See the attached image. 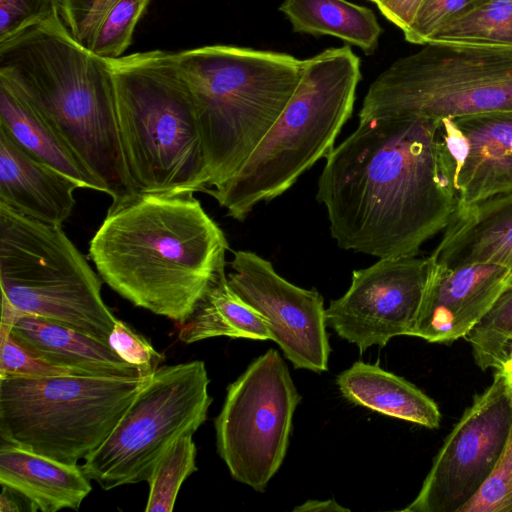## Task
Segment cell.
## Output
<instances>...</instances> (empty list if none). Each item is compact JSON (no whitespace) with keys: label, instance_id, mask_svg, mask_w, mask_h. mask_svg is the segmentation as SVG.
Listing matches in <instances>:
<instances>
[{"label":"cell","instance_id":"cell-1","mask_svg":"<svg viewBox=\"0 0 512 512\" xmlns=\"http://www.w3.org/2000/svg\"><path fill=\"white\" fill-rule=\"evenodd\" d=\"M455 170L440 120H359L326 156L316 198L340 248L379 259L415 256L457 208Z\"/></svg>","mask_w":512,"mask_h":512},{"label":"cell","instance_id":"cell-2","mask_svg":"<svg viewBox=\"0 0 512 512\" xmlns=\"http://www.w3.org/2000/svg\"><path fill=\"white\" fill-rule=\"evenodd\" d=\"M227 249L193 193L137 192L111 203L89 256L116 293L180 326L225 271Z\"/></svg>","mask_w":512,"mask_h":512},{"label":"cell","instance_id":"cell-3","mask_svg":"<svg viewBox=\"0 0 512 512\" xmlns=\"http://www.w3.org/2000/svg\"><path fill=\"white\" fill-rule=\"evenodd\" d=\"M0 80L62 138L112 203L137 193L120 140L109 60L75 40L61 17L0 42Z\"/></svg>","mask_w":512,"mask_h":512},{"label":"cell","instance_id":"cell-4","mask_svg":"<svg viewBox=\"0 0 512 512\" xmlns=\"http://www.w3.org/2000/svg\"><path fill=\"white\" fill-rule=\"evenodd\" d=\"M191 90L208 171V187L233 176L294 94L304 60L231 45L175 53Z\"/></svg>","mask_w":512,"mask_h":512},{"label":"cell","instance_id":"cell-5","mask_svg":"<svg viewBox=\"0 0 512 512\" xmlns=\"http://www.w3.org/2000/svg\"><path fill=\"white\" fill-rule=\"evenodd\" d=\"M108 60L120 140L137 192L205 190L209 176L195 103L175 53L152 50Z\"/></svg>","mask_w":512,"mask_h":512},{"label":"cell","instance_id":"cell-6","mask_svg":"<svg viewBox=\"0 0 512 512\" xmlns=\"http://www.w3.org/2000/svg\"><path fill=\"white\" fill-rule=\"evenodd\" d=\"M360 79V59L348 45L305 59L294 94L249 158L206 192L239 221L258 203L286 192L334 148L351 117Z\"/></svg>","mask_w":512,"mask_h":512},{"label":"cell","instance_id":"cell-7","mask_svg":"<svg viewBox=\"0 0 512 512\" xmlns=\"http://www.w3.org/2000/svg\"><path fill=\"white\" fill-rule=\"evenodd\" d=\"M149 376L0 379V442L78 464L106 440Z\"/></svg>","mask_w":512,"mask_h":512},{"label":"cell","instance_id":"cell-8","mask_svg":"<svg viewBox=\"0 0 512 512\" xmlns=\"http://www.w3.org/2000/svg\"><path fill=\"white\" fill-rule=\"evenodd\" d=\"M0 285L2 299L18 312L108 343L117 318L87 259L62 226L26 217L2 203Z\"/></svg>","mask_w":512,"mask_h":512},{"label":"cell","instance_id":"cell-9","mask_svg":"<svg viewBox=\"0 0 512 512\" xmlns=\"http://www.w3.org/2000/svg\"><path fill=\"white\" fill-rule=\"evenodd\" d=\"M512 111V53L437 44L393 62L369 86L359 120H435Z\"/></svg>","mask_w":512,"mask_h":512},{"label":"cell","instance_id":"cell-10","mask_svg":"<svg viewBox=\"0 0 512 512\" xmlns=\"http://www.w3.org/2000/svg\"><path fill=\"white\" fill-rule=\"evenodd\" d=\"M205 363L159 366L141 387L106 440L81 465L104 490L147 481L181 436L205 422L212 397Z\"/></svg>","mask_w":512,"mask_h":512},{"label":"cell","instance_id":"cell-11","mask_svg":"<svg viewBox=\"0 0 512 512\" xmlns=\"http://www.w3.org/2000/svg\"><path fill=\"white\" fill-rule=\"evenodd\" d=\"M300 400L275 349L253 360L228 386L214 426L217 452L233 479L265 491L285 458Z\"/></svg>","mask_w":512,"mask_h":512},{"label":"cell","instance_id":"cell-12","mask_svg":"<svg viewBox=\"0 0 512 512\" xmlns=\"http://www.w3.org/2000/svg\"><path fill=\"white\" fill-rule=\"evenodd\" d=\"M511 422L510 385L497 370L446 437L418 495L402 511L459 512L493 472Z\"/></svg>","mask_w":512,"mask_h":512},{"label":"cell","instance_id":"cell-13","mask_svg":"<svg viewBox=\"0 0 512 512\" xmlns=\"http://www.w3.org/2000/svg\"><path fill=\"white\" fill-rule=\"evenodd\" d=\"M429 271L428 257L381 258L354 270L349 289L325 309L327 327L363 353L396 336H411Z\"/></svg>","mask_w":512,"mask_h":512},{"label":"cell","instance_id":"cell-14","mask_svg":"<svg viewBox=\"0 0 512 512\" xmlns=\"http://www.w3.org/2000/svg\"><path fill=\"white\" fill-rule=\"evenodd\" d=\"M230 265V287L262 316L270 339L294 367L326 371L331 348L319 292L288 282L271 262L250 251L234 252Z\"/></svg>","mask_w":512,"mask_h":512},{"label":"cell","instance_id":"cell-15","mask_svg":"<svg viewBox=\"0 0 512 512\" xmlns=\"http://www.w3.org/2000/svg\"><path fill=\"white\" fill-rule=\"evenodd\" d=\"M427 283L411 336L428 342H452L483 319L511 279L495 263L447 268L429 256Z\"/></svg>","mask_w":512,"mask_h":512},{"label":"cell","instance_id":"cell-16","mask_svg":"<svg viewBox=\"0 0 512 512\" xmlns=\"http://www.w3.org/2000/svg\"><path fill=\"white\" fill-rule=\"evenodd\" d=\"M441 122L443 139L456 166L457 208L512 192V111Z\"/></svg>","mask_w":512,"mask_h":512},{"label":"cell","instance_id":"cell-17","mask_svg":"<svg viewBox=\"0 0 512 512\" xmlns=\"http://www.w3.org/2000/svg\"><path fill=\"white\" fill-rule=\"evenodd\" d=\"M71 178L39 161L0 128V203L26 217L62 226L75 206Z\"/></svg>","mask_w":512,"mask_h":512},{"label":"cell","instance_id":"cell-18","mask_svg":"<svg viewBox=\"0 0 512 512\" xmlns=\"http://www.w3.org/2000/svg\"><path fill=\"white\" fill-rule=\"evenodd\" d=\"M429 257L447 268L499 264L512 279V192L457 208Z\"/></svg>","mask_w":512,"mask_h":512},{"label":"cell","instance_id":"cell-19","mask_svg":"<svg viewBox=\"0 0 512 512\" xmlns=\"http://www.w3.org/2000/svg\"><path fill=\"white\" fill-rule=\"evenodd\" d=\"M90 481L78 464L0 444V484L22 496L32 511L78 510L92 490Z\"/></svg>","mask_w":512,"mask_h":512},{"label":"cell","instance_id":"cell-20","mask_svg":"<svg viewBox=\"0 0 512 512\" xmlns=\"http://www.w3.org/2000/svg\"><path fill=\"white\" fill-rule=\"evenodd\" d=\"M11 332L47 362L76 375L148 376L119 357L108 343L44 318L19 313Z\"/></svg>","mask_w":512,"mask_h":512},{"label":"cell","instance_id":"cell-21","mask_svg":"<svg viewBox=\"0 0 512 512\" xmlns=\"http://www.w3.org/2000/svg\"><path fill=\"white\" fill-rule=\"evenodd\" d=\"M337 384L341 394L354 404L430 429L440 424L439 408L430 397L378 365L355 362L338 375Z\"/></svg>","mask_w":512,"mask_h":512},{"label":"cell","instance_id":"cell-22","mask_svg":"<svg viewBox=\"0 0 512 512\" xmlns=\"http://www.w3.org/2000/svg\"><path fill=\"white\" fill-rule=\"evenodd\" d=\"M0 128L32 156L75 181L105 193L62 138L5 82L0 80Z\"/></svg>","mask_w":512,"mask_h":512},{"label":"cell","instance_id":"cell-23","mask_svg":"<svg viewBox=\"0 0 512 512\" xmlns=\"http://www.w3.org/2000/svg\"><path fill=\"white\" fill-rule=\"evenodd\" d=\"M294 32L329 35L373 53L382 34L374 12L347 0H284L279 6Z\"/></svg>","mask_w":512,"mask_h":512},{"label":"cell","instance_id":"cell-24","mask_svg":"<svg viewBox=\"0 0 512 512\" xmlns=\"http://www.w3.org/2000/svg\"><path fill=\"white\" fill-rule=\"evenodd\" d=\"M185 344L214 337L270 339L266 322L229 285L225 271L210 286L190 318L178 326Z\"/></svg>","mask_w":512,"mask_h":512},{"label":"cell","instance_id":"cell-25","mask_svg":"<svg viewBox=\"0 0 512 512\" xmlns=\"http://www.w3.org/2000/svg\"><path fill=\"white\" fill-rule=\"evenodd\" d=\"M427 44L512 53V0H476L441 26Z\"/></svg>","mask_w":512,"mask_h":512},{"label":"cell","instance_id":"cell-26","mask_svg":"<svg viewBox=\"0 0 512 512\" xmlns=\"http://www.w3.org/2000/svg\"><path fill=\"white\" fill-rule=\"evenodd\" d=\"M465 339L482 370H502L512 352V279Z\"/></svg>","mask_w":512,"mask_h":512},{"label":"cell","instance_id":"cell-27","mask_svg":"<svg viewBox=\"0 0 512 512\" xmlns=\"http://www.w3.org/2000/svg\"><path fill=\"white\" fill-rule=\"evenodd\" d=\"M193 434L179 437L160 457L147 480L149 484L146 512L173 511L183 482L197 470Z\"/></svg>","mask_w":512,"mask_h":512},{"label":"cell","instance_id":"cell-28","mask_svg":"<svg viewBox=\"0 0 512 512\" xmlns=\"http://www.w3.org/2000/svg\"><path fill=\"white\" fill-rule=\"evenodd\" d=\"M150 0H118L97 29L89 50L105 59L122 56Z\"/></svg>","mask_w":512,"mask_h":512},{"label":"cell","instance_id":"cell-29","mask_svg":"<svg viewBox=\"0 0 512 512\" xmlns=\"http://www.w3.org/2000/svg\"><path fill=\"white\" fill-rule=\"evenodd\" d=\"M459 512H512V422L493 472Z\"/></svg>","mask_w":512,"mask_h":512},{"label":"cell","instance_id":"cell-30","mask_svg":"<svg viewBox=\"0 0 512 512\" xmlns=\"http://www.w3.org/2000/svg\"><path fill=\"white\" fill-rule=\"evenodd\" d=\"M0 339V379L76 375L44 360L18 340L11 331L0 334Z\"/></svg>","mask_w":512,"mask_h":512},{"label":"cell","instance_id":"cell-31","mask_svg":"<svg viewBox=\"0 0 512 512\" xmlns=\"http://www.w3.org/2000/svg\"><path fill=\"white\" fill-rule=\"evenodd\" d=\"M118 0H60V15L70 34L89 49L94 35Z\"/></svg>","mask_w":512,"mask_h":512},{"label":"cell","instance_id":"cell-32","mask_svg":"<svg viewBox=\"0 0 512 512\" xmlns=\"http://www.w3.org/2000/svg\"><path fill=\"white\" fill-rule=\"evenodd\" d=\"M57 17H61L60 0H0V42Z\"/></svg>","mask_w":512,"mask_h":512},{"label":"cell","instance_id":"cell-33","mask_svg":"<svg viewBox=\"0 0 512 512\" xmlns=\"http://www.w3.org/2000/svg\"><path fill=\"white\" fill-rule=\"evenodd\" d=\"M108 343L119 357L138 367L144 375L152 374L163 361V356L144 336L119 319L115 322Z\"/></svg>","mask_w":512,"mask_h":512},{"label":"cell","instance_id":"cell-34","mask_svg":"<svg viewBox=\"0 0 512 512\" xmlns=\"http://www.w3.org/2000/svg\"><path fill=\"white\" fill-rule=\"evenodd\" d=\"M476 0H422L414 19L403 31L407 42L425 45L435 32Z\"/></svg>","mask_w":512,"mask_h":512},{"label":"cell","instance_id":"cell-35","mask_svg":"<svg viewBox=\"0 0 512 512\" xmlns=\"http://www.w3.org/2000/svg\"><path fill=\"white\" fill-rule=\"evenodd\" d=\"M422 0H378L376 5L383 16L402 32L410 25Z\"/></svg>","mask_w":512,"mask_h":512},{"label":"cell","instance_id":"cell-36","mask_svg":"<svg viewBox=\"0 0 512 512\" xmlns=\"http://www.w3.org/2000/svg\"><path fill=\"white\" fill-rule=\"evenodd\" d=\"M298 512H332V511H349L347 508L340 506L334 500H308L305 503L294 508Z\"/></svg>","mask_w":512,"mask_h":512},{"label":"cell","instance_id":"cell-37","mask_svg":"<svg viewBox=\"0 0 512 512\" xmlns=\"http://www.w3.org/2000/svg\"><path fill=\"white\" fill-rule=\"evenodd\" d=\"M22 496H20L15 491L2 486V492H1V500H0V511H20V503L18 499H20Z\"/></svg>","mask_w":512,"mask_h":512},{"label":"cell","instance_id":"cell-38","mask_svg":"<svg viewBox=\"0 0 512 512\" xmlns=\"http://www.w3.org/2000/svg\"><path fill=\"white\" fill-rule=\"evenodd\" d=\"M500 371H502V373L506 377L508 383L510 385H512V352L509 356V359L507 360V362L503 366L502 370H500Z\"/></svg>","mask_w":512,"mask_h":512},{"label":"cell","instance_id":"cell-39","mask_svg":"<svg viewBox=\"0 0 512 512\" xmlns=\"http://www.w3.org/2000/svg\"><path fill=\"white\" fill-rule=\"evenodd\" d=\"M369 1L374 2V3H377V1H378V0H369Z\"/></svg>","mask_w":512,"mask_h":512},{"label":"cell","instance_id":"cell-40","mask_svg":"<svg viewBox=\"0 0 512 512\" xmlns=\"http://www.w3.org/2000/svg\"><path fill=\"white\" fill-rule=\"evenodd\" d=\"M510 385V384H509ZM510 389H511V395H512V385H510Z\"/></svg>","mask_w":512,"mask_h":512}]
</instances>
